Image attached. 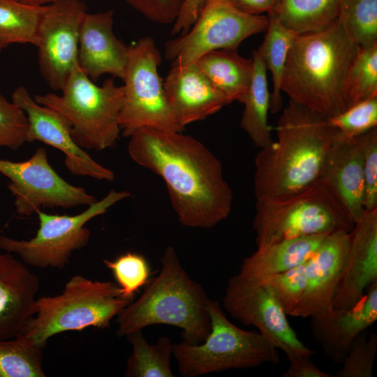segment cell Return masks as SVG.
Wrapping results in <instances>:
<instances>
[{
  "mask_svg": "<svg viewBox=\"0 0 377 377\" xmlns=\"http://www.w3.org/2000/svg\"><path fill=\"white\" fill-rule=\"evenodd\" d=\"M253 76L250 86L240 101L244 104L240 127L246 133L255 146L260 149L274 142L268 124L270 94L267 80V67L258 51L252 52Z\"/></svg>",
  "mask_w": 377,
  "mask_h": 377,
  "instance_id": "cell-25",
  "label": "cell"
},
{
  "mask_svg": "<svg viewBox=\"0 0 377 377\" xmlns=\"http://www.w3.org/2000/svg\"><path fill=\"white\" fill-rule=\"evenodd\" d=\"M121 288V297L133 301L135 294L149 281L151 268L141 254L127 252L114 260H103Z\"/></svg>",
  "mask_w": 377,
  "mask_h": 377,
  "instance_id": "cell-33",
  "label": "cell"
},
{
  "mask_svg": "<svg viewBox=\"0 0 377 377\" xmlns=\"http://www.w3.org/2000/svg\"><path fill=\"white\" fill-rule=\"evenodd\" d=\"M340 0H276L272 11L283 27L297 35L321 31L337 18Z\"/></svg>",
  "mask_w": 377,
  "mask_h": 377,
  "instance_id": "cell-26",
  "label": "cell"
},
{
  "mask_svg": "<svg viewBox=\"0 0 377 377\" xmlns=\"http://www.w3.org/2000/svg\"><path fill=\"white\" fill-rule=\"evenodd\" d=\"M239 10L249 15L270 13L274 9L276 0H228Z\"/></svg>",
  "mask_w": 377,
  "mask_h": 377,
  "instance_id": "cell-42",
  "label": "cell"
},
{
  "mask_svg": "<svg viewBox=\"0 0 377 377\" xmlns=\"http://www.w3.org/2000/svg\"><path fill=\"white\" fill-rule=\"evenodd\" d=\"M195 63L230 103L242 101L253 76L252 58L242 57L237 49H225L209 52Z\"/></svg>",
  "mask_w": 377,
  "mask_h": 377,
  "instance_id": "cell-24",
  "label": "cell"
},
{
  "mask_svg": "<svg viewBox=\"0 0 377 377\" xmlns=\"http://www.w3.org/2000/svg\"><path fill=\"white\" fill-rule=\"evenodd\" d=\"M131 195L126 191L112 189L103 198L76 215L50 214L39 210L37 212L39 228L34 237L21 240L1 235L0 249L17 254L29 266L38 269H64L73 253L88 244L91 233L85 224Z\"/></svg>",
  "mask_w": 377,
  "mask_h": 377,
  "instance_id": "cell-10",
  "label": "cell"
},
{
  "mask_svg": "<svg viewBox=\"0 0 377 377\" xmlns=\"http://www.w3.org/2000/svg\"><path fill=\"white\" fill-rule=\"evenodd\" d=\"M377 282V208L365 210L350 232V242L332 302L333 309L355 306Z\"/></svg>",
  "mask_w": 377,
  "mask_h": 377,
  "instance_id": "cell-16",
  "label": "cell"
},
{
  "mask_svg": "<svg viewBox=\"0 0 377 377\" xmlns=\"http://www.w3.org/2000/svg\"><path fill=\"white\" fill-rule=\"evenodd\" d=\"M377 320V282L360 300L348 309H333L311 317L314 339L325 355L337 364H342L354 339Z\"/></svg>",
  "mask_w": 377,
  "mask_h": 377,
  "instance_id": "cell-20",
  "label": "cell"
},
{
  "mask_svg": "<svg viewBox=\"0 0 377 377\" xmlns=\"http://www.w3.org/2000/svg\"><path fill=\"white\" fill-rule=\"evenodd\" d=\"M350 232L327 235L305 262V288L293 317H313L333 310L332 302L348 252Z\"/></svg>",
  "mask_w": 377,
  "mask_h": 377,
  "instance_id": "cell-17",
  "label": "cell"
},
{
  "mask_svg": "<svg viewBox=\"0 0 377 377\" xmlns=\"http://www.w3.org/2000/svg\"><path fill=\"white\" fill-rule=\"evenodd\" d=\"M12 101L20 107L27 117V142L40 141L61 151L67 169L75 175L112 182L114 174L94 161L74 141L72 125L58 111L38 103L24 87H17Z\"/></svg>",
  "mask_w": 377,
  "mask_h": 377,
  "instance_id": "cell-15",
  "label": "cell"
},
{
  "mask_svg": "<svg viewBox=\"0 0 377 377\" xmlns=\"http://www.w3.org/2000/svg\"><path fill=\"white\" fill-rule=\"evenodd\" d=\"M305 262L283 273L265 277L258 282L269 291L286 315H292L303 295L306 279Z\"/></svg>",
  "mask_w": 377,
  "mask_h": 377,
  "instance_id": "cell-34",
  "label": "cell"
},
{
  "mask_svg": "<svg viewBox=\"0 0 377 377\" xmlns=\"http://www.w3.org/2000/svg\"><path fill=\"white\" fill-rule=\"evenodd\" d=\"M362 155L364 209L377 208V127L355 138Z\"/></svg>",
  "mask_w": 377,
  "mask_h": 377,
  "instance_id": "cell-38",
  "label": "cell"
},
{
  "mask_svg": "<svg viewBox=\"0 0 377 377\" xmlns=\"http://www.w3.org/2000/svg\"><path fill=\"white\" fill-rule=\"evenodd\" d=\"M161 262L159 274L150 278L139 298L117 316L116 335L124 337L147 326L163 324L180 328L182 340L200 343L211 330L209 298L183 268L173 247L165 249Z\"/></svg>",
  "mask_w": 377,
  "mask_h": 377,
  "instance_id": "cell-4",
  "label": "cell"
},
{
  "mask_svg": "<svg viewBox=\"0 0 377 377\" xmlns=\"http://www.w3.org/2000/svg\"><path fill=\"white\" fill-rule=\"evenodd\" d=\"M22 3L32 6H45L60 0H16Z\"/></svg>",
  "mask_w": 377,
  "mask_h": 377,
  "instance_id": "cell-43",
  "label": "cell"
},
{
  "mask_svg": "<svg viewBox=\"0 0 377 377\" xmlns=\"http://www.w3.org/2000/svg\"><path fill=\"white\" fill-rule=\"evenodd\" d=\"M87 8L80 0L46 5L38 29L40 74L50 88L61 91L77 64L80 29Z\"/></svg>",
  "mask_w": 377,
  "mask_h": 377,
  "instance_id": "cell-13",
  "label": "cell"
},
{
  "mask_svg": "<svg viewBox=\"0 0 377 377\" xmlns=\"http://www.w3.org/2000/svg\"><path fill=\"white\" fill-rule=\"evenodd\" d=\"M123 81L124 101L119 123L122 135L130 137L141 128L183 132L168 102L158 71L161 55L150 36L128 46Z\"/></svg>",
  "mask_w": 377,
  "mask_h": 377,
  "instance_id": "cell-9",
  "label": "cell"
},
{
  "mask_svg": "<svg viewBox=\"0 0 377 377\" xmlns=\"http://www.w3.org/2000/svg\"><path fill=\"white\" fill-rule=\"evenodd\" d=\"M133 347L126 362V377H173L170 358L173 343L167 336L158 338L156 344H149L142 331L126 336Z\"/></svg>",
  "mask_w": 377,
  "mask_h": 377,
  "instance_id": "cell-27",
  "label": "cell"
},
{
  "mask_svg": "<svg viewBox=\"0 0 377 377\" xmlns=\"http://www.w3.org/2000/svg\"><path fill=\"white\" fill-rule=\"evenodd\" d=\"M355 222L321 178L288 196L256 200L253 228L257 248L288 239L350 232Z\"/></svg>",
  "mask_w": 377,
  "mask_h": 377,
  "instance_id": "cell-6",
  "label": "cell"
},
{
  "mask_svg": "<svg viewBox=\"0 0 377 377\" xmlns=\"http://www.w3.org/2000/svg\"><path fill=\"white\" fill-rule=\"evenodd\" d=\"M0 173L9 179L16 212L29 216L41 208L69 209L89 206L96 198L80 186L64 180L50 164L46 151L38 147L28 160L0 159Z\"/></svg>",
  "mask_w": 377,
  "mask_h": 377,
  "instance_id": "cell-12",
  "label": "cell"
},
{
  "mask_svg": "<svg viewBox=\"0 0 377 377\" xmlns=\"http://www.w3.org/2000/svg\"><path fill=\"white\" fill-rule=\"evenodd\" d=\"M211 330L200 343L184 340L173 344L172 354L182 376L196 377L231 369H249L279 361L277 348L263 334L232 324L220 304L209 300Z\"/></svg>",
  "mask_w": 377,
  "mask_h": 377,
  "instance_id": "cell-8",
  "label": "cell"
},
{
  "mask_svg": "<svg viewBox=\"0 0 377 377\" xmlns=\"http://www.w3.org/2000/svg\"><path fill=\"white\" fill-rule=\"evenodd\" d=\"M263 43L257 50L271 72L273 91L270 94V108L276 113L282 107L281 83L288 51L297 34L286 29L272 14Z\"/></svg>",
  "mask_w": 377,
  "mask_h": 377,
  "instance_id": "cell-28",
  "label": "cell"
},
{
  "mask_svg": "<svg viewBox=\"0 0 377 377\" xmlns=\"http://www.w3.org/2000/svg\"><path fill=\"white\" fill-rule=\"evenodd\" d=\"M43 348L21 335L0 339V377H45Z\"/></svg>",
  "mask_w": 377,
  "mask_h": 377,
  "instance_id": "cell-30",
  "label": "cell"
},
{
  "mask_svg": "<svg viewBox=\"0 0 377 377\" xmlns=\"http://www.w3.org/2000/svg\"><path fill=\"white\" fill-rule=\"evenodd\" d=\"M360 47L337 19L321 31L296 35L288 53L281 91L327 118L339 114L350 107L346 83Z\"/></svg>",
  "mask_w": 377,
  "mask_h": 377,
  "instance_id": "cell-3",
  "label": "cell"
},
{
  "mask_svg": "<svg viewBox=\"0 0 377 377\" xmlns=\"http://www.w3.org/2000/svg\"><path fill=\"white\" fill-rule=\"evenodd\" d=\"M326 236H302L257 248L244 259L238 274L258 283L265 277L288 271L308 260Z\"/></svg>",
  "mask_w": 377,
  "mask_h": 377,
  "instance_id": "cell-23",
  "label": "cell"
},
{
  "mask_svg": "<svg viewBox=\"0 0 377 377\" xmlns=\"http://www.w3.org/2000/svg\"><path fill=\"white\" fill-rule=\"evenodd\" d=\"M328 119L340 136L356 138L377 127V96L355 103Z\"/></svg>",
  "mask_w": 377,
  "mask_h": 377,
  "instance_id": "cell-36",
  "label": "cell"
},
{
  "mask_svg": "<svg viewBox=\"0 0 377 377\" xmlns=\"http://www.w3.org/2000/svg\"><path fill=\"white\" fill-rule=\"evenodd\" d=\"M163 88L176 119L184 128L230 104L195 62L172 61Z\"/></svg>",
  "mask_w": 377,
  "mask_h": 377,
  "instance_id": "cell-18",
  "label": "cell"
},
{
  "mask_svg": "<svg viewBox=\"0 0 377 377\" xmlns=\"http://www.w3.org/2000/svg\"><path fill=\"white\" fill-rule=\"evenodd\" d=\"M346 93L350 107L377 96V43L360 47L348 74Z\"/></svg>",
  "mask_w": 377,
  "mask_h": 377,
  "instance_id": "cell-32",
  "label": "cell"
},
{
  "mask_svg": "<svg viewBox=\"0 0 377 377\" xmlns=\"http://www.w3.org/2000/svg\"><path fill=\"white\" fill-rule=\"evenodd\" d=\"M337 19L360 47L377 43V0H340Z\"/></svg>",
  "mask_w": 377,
  "mask_h": 377,
  "instance_id": "cell-31",
  "label": "cell"
},
{
  "mask_svg": "<svg viewBox=\"0 0 377 377\" xmlns=\"http://www.w3.org/2000/svg\"><path fill=\"white\" fill-rule=\"evenodd\" d=\"M28 120L23 110L0 94V147L17 150L27 142Z\"/></svg>",
  "mask_w": 377,
  "mask_h": 377,
  "instance_id": "cell-37",
  "label": "cell"
},
{
  "mask_svg": "<svg viewBox=\"0 0 377 377\" xmlns=\"http://www.w3.org/2000/svg\"><path fill=\"white\" fill-rule=\"evenodd\" d=\"M128 49L114 34L112 10L85 14L80 29L77 64L93 82L104 74L123 80Z\"/></svg>",
  "mask_w": 377,
  "mask_h": 377,
  "instance_id": "cell-19",
  "label": "cell"
},
{
  "mask_svg": "<svg viewBox=\"0 0 377 377\" xmlns=\"http://www.w3.org/2000/svg\"><path fill=\"white\" fill-rule=\"evenodd\" d=\"M149 20L170 24L177 19L184 0H125Z\"/></svg>",
  "mask_w": 377,
  "mask_h": 377,
  "instance_id": "cell-39",
  "label": "cell"
},
{
  "mask_svg": "<svg viewBox=\"0 0 377 377\" xmlns=\"http://www.w3.org/2000/svg\"><path fill=\"white\" fill-rule=\"evenodd\" d=\"M223 304L232 317L256 327L287 357L315 353L297 337L283 309L263 284L235 275L228 281Z\"/></svg>",
  "mask_w": 377,
  "mask_h": 377,
  "instance_id": "cell-14",
  "label": "cell"
},
{
  "mask_svg": "<svg viewBox=\"0 0 377 377\" xmlns=\"http://www.w3.org/2000/svg\"><path fill=\"white\" fill-rule=\"evenodd\" d=\"M3 49V47H1V45H0V55H1V51H2Z\"/></svg>",
  "mask_w": 377,
  "mask_h": 377,
  "instance_id": "cell-44",
  "label": "cell"
},
{
  "mask_svg": "<svg viewBox=\"0 0 377 377\" xmlns=\"http://www.w3.org/2000/svg\"><path fill=\"white\" fill-rule=\"evenodd\" d=\"M206 0H184L171 30L172 35L185 34L197 20Z\"/></svg>",
  "mask_w": 377,
  "mask_h": 377,
  "instance_id": "cell-41",
  "label": "cell"
},
{
  "mask_svg": "<svg viewBox=\"0 0 377 377\" xmlns=\"http://www.w3.org/2000/svg\"><path fill=\"white\" fill-rule=\"evenodd\" d=\"M367 330L361 332L353 341L348 354L337 377H371L377 352V334Z\"/></svg>",
  "mask_w": 377,
  "mask_h": 377,
  "instance_id": "cell-35",
  "label": "cell"
},
{
  "mask_svg": "<svg viewBox=\"0 0 377 377\" xmlns=\"http://www.w3.org/2000/svg\"><path fill=\"white\" fill-rule=\"evenodd\" d=\"M45 6H32L16 0H0V45H37L38 29Z\"/></svg>",
  "mask_w": 377,
  "mask_h": 377,
  "instance_id": "cell-29",
  "label": "cell"
},
{
  "mask_svg": "<svg viewBox=\"0 0 377 377\" xmlns=\"http://www.w3.org/2000/svg\"><path fill=\"white\" fill-rule=\"evenodd\" d=\"M320 178L335 193L355 223L365 211L362 155L355 138L338 134L327 155Z\"/></svg>",
  "mask_w": 377,
  "mask_h": 377,
  "instance_id": "cell-22",
  "label": "cell"
},
{
  "mask_svg": "<svg viewBox=\"0 0 377 377\" xmlns=\"http://www.w3.org/2000/svg\"><path fill=\"white\" fill-rule=\"evenodd\" d=\"M268 23V17L244 13L228 0H206L191 29L165 43L164 57L171 61L196 62L211 51L237 49L246 38L266 31Z\"/></svg>",
  "mask_w": 377,
  "mask_h": 377,
  "instance_id": "cell-11",
  "label": "cell"
},
{
  "mask_svg": "<svg viewBox=\"0 0 377 377\" xmlns=\"http://www.w3.org/2000/svg\"><path fill=\"white\" fill-rule=\"evenodd\" d=\"M290 365L282 377H332L321 371L311 360V356L293 355L288 357Z\"/></svg>",
  "mask_w": 377,
  "mask_h": 377,
  "instance_id": "cell-40",
  "label": "cell"
},
{
  "mask_svg": "<svg viewBox=\"0 0 377 377\" xmlns=\"http://www.w3.org/2000/svg\"><path fill=\"white\" fill-rule=\"evenodd\" d=\"M131 302L121 297V288L111 281L74 275L60 294L36 299L34 315L20 335L43 349L57 334L108 327Z\"/></svg>",
  "mask_w": 377,
  "mask_h": 377,
  "instance_id": "cell-5",
  "label": "cell"
},
{
  "mask_svg": "<svg viewBox=\"0 0 377 377\" xmlns=\"http://www.w3.org/2000/svg\"><path fill=\"white\" fill-rule=\"evenodd\" d=\"M34 96L39 104L65 116L72 125L71 134L82 149L104 150L113 147L120 133L119 114L124 101V87L107 79L96 85L77 64L61 89Z\"/></svg>",
  "mask_w": 377,
  "mask_h": 377,
  "instance_id": "cell-7",
  "label": "cell"
},
{
  "mask_svg": "<svg viewBox=\"0 0 377 377\" xmlns=\"http://www.w3.org/2000/svg\"><path fill=\"white\" fill-rule=\"evenodd\" d=\"M276 134L277 140L255 158L256 200L281 198L318 180L339 131L328 118L290 99Z\"/></svg>",
  "mask_w": 377,
  "mask_h": 377,
  "instance_id": "cell-2",
  "label": "cell"
},
{
  "mask_svg": "<svg viewBox=\"0 0 377 377\" xmlns=\"http://www.w3.org/2000/svg\"><path fill=\"white\" fill-rule=\"evenodd\" d=\"M129 138V156L162 178L183 226L209 228L228 217L232 191L220 161L201 142L182 132L151 128Z\"/></svg>",
  "mask_w": 377,
  "mask_h": 377,
  "instance_id": "cell-1",
  "label": "cell"
},
{
  "mask_svg": "<svg viewBox=\"0 0 377 377\" xmlns=\"http://www.w3.org/2000/svg\"><path fill=\"white\" fill-rule=\"evenodd\" d=\"M38 276L11 253H0V339L20 335L34 315Z\"/></svg>",
  "mask_w": 377,
  "mask_h": 377,
  "instance_id": "cell-21",
  "label": "cell"
}]
</instances>
